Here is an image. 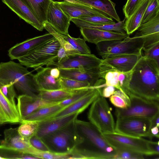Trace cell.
Returning a JSON list of instances; mask_svg holds the SVG:
<instances>
[{
	"instance_id": "1f68e13d",
	"label": "cell",
	"mask_w": 159,
	"mask_h": 159,
	"mask_svg": "<svg viewBox=\"0 0 159 159\" xmlns=\"http://www.w3.org/2000/svg\"><path fill=\"white\" fill-rule=\"evenodd\" d=\"M42 25L44 29L46 30L49 33L52 34L58 41L60 44L59 50H65L68 56L76 54H79L73 48L72 46L64 39L63 34L57 32L49 24L46 22L43 23Z\"/></svg>"
},
{
	"instance_id": "bcb514c9",
	"label": "cell",
	"mask_w": 159,
	"mask_h": 159,
	"mask_svg": "<svg viewBox=\"0 0 159 159\" xmlns=\"http://www.w3.org/2000/svg\"><path fill=\"white\" fill-rule=\"evenodd\" d=\"M29 142L31 145L37 150L43 151H49L47 146L42 139L36 135L29 139Z\"/></svg>"
},
{
	"instance_id": "4dcf8cb0",
	"label": "cell",
	"mask_w": 159,
	"mask_h": 159,
	"mask_svg": "<svg viewBox=\"0 0 159 159\" xmlns=\"http://www.w3.org/2000/svg\"><path fill=\"white\" fill-rule=\"evenodd\" d=\"M79 89L70 90L61 89L51 90H40L37 96L45 100L62 101L70 97Z\"/></svg>"
},
{
	"instance_id": "7a4b0ae2",
	"label": "cell",
	"mask_w": 159,
	"mask_h": 159,
	"mask_svg": "<svg viewBox=\"0 0 159 159\" xmlns=\"http://www.w3.org/2000/svg\"><path fill=\"white\" fill-rule=\"evenodd\" d=\"M74 122L83 140L72 151L77 159H115L116 149L96 126L90 122L77 119Z\"/></svg>"
},
{
	"instance_id": "8992f818",
	"label": "cell",
	"mask_w": 159,
	"mask_h": 159,
	"mask_svg": "<svg viewBox=\"0 0 159 159\" xmlns=\"http://www.w3.org/2000/svg\"><path fill=\"white\" fill-rule=\"evenodd\" d=\"M60 47L59 42L54 38L18 60L22 65L36 70L43 65L47 66L49 63L57 61Z\"/></svg>"
},
{
	"instance_id": "cb8c5ba5",
	"label": "cell",
	"mask_w": 159,
	"mask_h": 159,
	"mask_svg": "<svg viewBox=\"0 0 159 159\" xmlns=\"http://www.w3.org/2000/svg\"><path fill=\"white\" fill-rule=\"evenodd\" d=\"M149 1V0H139L131 15L125 20V29L128 35L136 31L141 25Z\"/></svg>"
},
{
	"instance_id": "c3c4849f",
	"label": "cell",
	"mask_w": 159,
	"mask_h": 159,
	"mask_svg": "<svg viewBox=\"0 0 159 159\" xmlns=\"http://www.w3.org/2000/svg\"><path fill=\"white\" fill-rule=\"evenodd\" d=\"M116 89L113 86L106 85L101 89L100 95L105 98H109L114 93Z\"/></svg>"
},
{
	"instance_id": "7c38bea8",
	"label": "cell",
	"mask_w": 159,
	"mask_h": 159,
	"mask_svg": "<svg viewBox=\"0 0 159 159\" xmlns=\"http://www.w3.org/2000/svg\"><path fill=\"white\" fill-rule=\"evenodd\" d=\"M102 61V59L93 54H76L67 56L59 62L53 61L47 66H54L59 68L88 69L99 67Z\"/></svg>"
},
{
	"instance_id": "f35d334b",
	"label": "cell",
	"mask_w": 159,
	"mask_h": 159,
	"mask_svg": "<svg viewBox=\"0 0 159 159\" xmlns=\"http://www.w3.org/2000/svg\"><path fill=\"white\" fill-rule=\"evenodd\" d=\"M159 13V0H149L143 17L141 24L151 20Z\"/></svg>"
},
{
	"instance_id": "30bf717a",
	"label": "cell",
	"mask_w": 159,
	"mask_h": 159,
	"mask_svg": "<svg viewBox=\"0 0 159 159\" xmlns=\"http://www.w3.org/2000/svg\"><path fill=\"white\" fill-rule=\"evenodd\" d=\"M151 119L142 117H131L117 119L115 132L134 137H148L151 139L150 130Z\"/></svg>"
},
{
	"instance_id": "4fadbf2b",
	"label": "cell",
	"mask_w": 159,
	"mask_h": 159,
	"mask_svg": "<svg viewBox=\"0 0 159 159\" xmlns=\"http://www.w3.org/2000/svg\"><path fill=\"white\" fill-rule=\"evenodd\" d=\"M17 99L16 106L21 121L40 108L58 104L62 101L45 100L37 96L34 97L27 94L19 95Z\"/></svg>"
},
{
	"instance_id": "d4e9b609",
	"label": "cell",
	"mask_w": 159,
	"mask_h": 159,
	"mask_svg": "<svg viewBox=\"0 0 159 159\" xmlns=\"http://www.w3.org/2000/svg\"><path fill=\"white\" fill-rule=\"evenodd\" d=\"M51 67H40L36 70L34 74L36 83L40 90H51L61 89L59 79H57L50 74Z\"/></svg>"
},
{
	"instance_id": "5bb4252c",
	"label": "cell",
	"mask_w": 159,
	"mask_h": 159,
	"mask_svg": "<svg viewBox=\"0 0 159 159\" xmlns=\"http://www.w3.org/2000/svg\"><path fill=\"white\" fill-rule=\"evenodd\" d=\"M54 38L48 33L27 39L10 48L8 51V56L11 60L18 59Z\"/></svg>"
},
{
	"instance_id": "ee69618b",
	"label": "cell",
	"mask_w": 159,
	"mask_h": 159,
	"mask_svg": "<svg viewBox=\"0 0 159 159\" xmlns=\"http://www.w3.org/2000/svg\"><path fill=\"white\" fill-rule=\"evenodd\" d=\"M117 153L115 159H143V154L130 151L116 149Z\"/></svg>"
},
{
	"instance_id": "9a60e30c",
	"label": "cell",
	"mask_w": 159,
	"mask_h": 159,
	"mask_svg": "<svg viewBox=\"0 0 159 159\" xmlns=\"http://www.w3.org/2000/svg\"><path fill=\"white\" fill-rule=\"evenodd\" d=\"M70 21V18L62 10L56 1H52L48 9L46 22L58 33L66 34H68Z\"/></svg>"
},
{
	"instance_id": "f907efd6",
	"label": "cell",
	"mask_w": 159,
	"mask_h": 159,
	"mask_svg": "<svg viewBox=\"0 0 159 159\" xmlns=\"http://www.w3.org/2000/svg\"><path fill=\"white\" fill-rule=\"evenodd\" d=\"M50 74L53 77L57 79H58L60 77V72L59 68L57 67L51 68Z\"/></svg>"
},
{
	"instance_id": "ba28073f",
	"label": "cell",
	"mask_w": 159,
	"mask_h": 159,
	"mask_svg": "<svg viewBox=\"0 0 159 159\" xmlns=\"http://www.w3.org/2000/svg\"><path fill=\"white\" fill-rule=\"evenodd\" d=\"M91 104L88 114L90 122L103 133L115 132V123L105 98L100 95Z\"/></svg>"
},
{
	"instance_id": "b9f144b4",
	"label": "cell",
	"mask_w": 159,
	"mask_h": 159,
	"mask_svg": "<svg viewBox=\"0 0 159 159\" xmlns=\"http://www.w3.org/2000/svg\"><path fill=\"white\" fill-rule=\"evenodd\" d=\"M14 84L12 83L0 86V89L5 97L14 106L17 107L15 103V98L16 94Z\"/></svg>"
},
{
	"instance_id": "816d5d0a",
	"label": "cell",
	"mask_w": 159,
	"mask_h": 159,
	"mask_svg": "<svg viewBox=\"0 0 159 159\" xmlns=\"http://www.w3.org/2000/svg\"><path fill=\"white\" fill-rule=\"evenodd\" d=\"M150 133L151 139L153 137L159 138V127L157 126L151 127L150 130Z\"/></svg>"
},
{
	"instance_id": "7bdbcfd3",
	"label": "cell",
	"mask_w": 159,
	"mask_h": 159,
	"mask_svg": "<svg viewBox=\"0 0 159 159\" xmlns=\"http://www.w3.org/2000/svg\"><path fill=\"white\" fill-rule=\"evenodd\" d=\"M78 19L90 23L98 24H111L116 23L110 17L100 16H87Z\"/></svg>"
},
{
	"instance_id": "74e56055",
	"label": "cell",
	"mask_w": 159,
	"mask_h": 159,
	"mask_svg": "<svg viewBox=\"0 0 159 159\" xmlns=\"http://www.w3.org/2000/svg\"><path fill=\"white\" fill-rule=\"evenodd\" d=\"M59 80L61 89L75 90L91 87L87 82L68 78L60 77Z\"/></svg>"
},
{
	"instance_id": "52a82bcc",
	"label": "cell",
	"mask_w": 159,
	"mask_h": 159,
	"mask_svg": "<svg viewBox=\"0 0 159 159\" xmlns=\"http://www.w3.org/2000/svg\"><path fill=\"white\" fill-rule=\"evenodd\" d=\"M128 96L129 106L125 109L116 108L117 119L137 117L152 120L159 113V101L149 100L132 94Z\"/></svg>"
},
{
	"instance_id": "ac0fdd59",
	"label": "cell",
	"mask_w": 159,
	"mask_h": 159,
	"mask_svg": "<svg viewBox=\"0 0 159 159\" xmlns=\"http://www.w3.org/2000/svg\"><path fill=\"white\" fill-rule=\"evenodd\" d=\"M58 68L60 77L87 82L91 87H93L101 78L99 67L88 69Z\"/></svg>"
},
{
	"instance_id": "f6af8a7d",
	"label": "cell",
	"mask_w": 159,
	"mask_h": 159,
	"mask_svg": "<svg viewBox=\"0 0 159 159\" xmlns=\"http://www.w3.org/2000/svg\"><path fill=\"white\" fill-rule=\"evenodd\" d=\"M144 56L152 58L159 63V42L143 48Z\"/></svg>"
},
{
	"instance_id": "f546056e",
	"label": "cell",
	"mask_w": 159,
	"mask_h": 159,
	"mask_svg": "<svg viewBox=\"0 0 159 159\" xmlns=\"http://www.w3.org/2000/svg\"><path fill=\"white\" fill-rule=\"evenodd\" d=\"M87 5L106 14L117 22L120 21L115 9L116 4L111 0H89Z\"/></svg>"
},
{
	"instance_id": "836d02e7",
	"label": "cell",
	"mask_w": 159,
	"mask_h": 159,
	"mask_svg": "<svg viewBox=\"0 0 159 159\" xmlns=\"http://www.w3.org/2000/svg\"><path fill=\"white\" fill-rule=\"evenodd\" d=\"M28 154L39 158L40 159H73L71 153L61 154L50 151H43L37 150L32 146L30 149Z\"/></svg>"
},
{
	"instance_id": "6da1fadb",
	"label": "cell",
	"mask_w": 159,
	"mask_h": 159,
	"mask_svg": "<svg viewBox=\"0 0 159 159\" xmlns=\"http://www.w3.org/2000/svg\"><path fill=\"white\" fill-rule=\"evenodd\" d=\"M121 89L128 95L159 101V63L142 55L132 69L126 72Z\"/></svg>"
},
{
	"instance_id": "e575fe53",
	"label": "cell",
	"mask_w": 159,
	"mask_h": 159,
	"mask_svg": "<svg viewBox=\"0 0 159 159\" xmlns=\"http://www.w3.org/2000/svg\"><path fill=\"white\" fill-rule=\"evenodd\" d=\"M63 36L64 39L79 54L88 55L91 54L90 50L84 39L72 37L69 34H63Z\"/></svg>"
},
{
	"instance_id": "ffe728a7",
	"label": "cell",
	"mask_w": 159,
	"mask_h": 159,
	"mask_svg": "<svg viewBox=\"0 0 159 159\" xmlns=\"http://www.w3.org/2000/svg\"><path fill=\"white\" fill-rule=\"evenodd\" d=\"M20 18L40 31L44 29L23 0H1Z\"/></svg>"
},
{
	"instance_id": "484cf974",
	"label": "cell",
	"mask_w": 159,
	"mask_h": 159,
	"mask_svg": "<svg viewBox=\"0 0 159 159\" xmlns=\"http://www.w3.org/2000/svg\"><path fill=\"white\" fill-rule=\"evenodd\" d=\"M17 107L13 105L0 89V125L21 122Z\"/></svg>"
},
{
	"instance_id": "603a6c76",
	"label": "cell",
	"mask_w": 159,
	"mask_h": 159,
	"mask_svg": "<svg viewBox=\"0 0 159 159\" xmlns=\"http://www.w3.org/2000/svg\"><path fill=\"white\" fill-rule=\"evenodd\" d=\"M4 134V139L1 141V145L28 154L32 146L29 140L23 138L20 135L17 128L6 129Z\"/></svg>"
},
{
	"instance_id": "60d3db41",
	"label": "cell",
	"mask_w": 159,
	"mask_h": 159,
	"mask_svg": "<svg viewBox=\"0 0 159 159\" xmlns=\"http://www.w3.org/2000/svg\"><path fill=\"white\" fill-rule=\"evenodd\" d=\"M119 73V72L116 71H110L107 72L104 78L105 84L107 86H113L117 89L124 92L120 85L118 78Z\"/></svg>"
},
{
	"instance_id": "d590c367",
	"label": "cell",
	"mask_w": 159,
	"mask_h": 159,
	"mask_svg": "<svg viewBox=\"0 0 159 159\" xmlns=\"http://www.w3.org/2000/svg\"><path fill=\"white\" fill-rule=\"evenodd\" d=\"M0 155L5 159H40L33 155L24 153L0 145Z\"/></svg>"
},
{
	"instance_id": "db71d44e",
	"label": "cell",
	"mask_w": 159,
	"mask_h": 159,
	"mask_svg": "<svg viewBox=\"0 0 159 159\" xmlns=\"http://www.w3.org/2000/svg\"><path fill=\"white\" fill-rule=\"evenodd\" d=\"M4 159V158L2 157L0 155V159Z\"/></svg>"
},
{
	"instance_id": "d6a6232c",
	"label": "cell",
	"mask_w": 159,
	"mask_h": 159,
	"mask_svg": "<svg viewBox=\"0 0 159 159\" xmlns=\"http://www.w3.org/2000/svg\"><path fill=\"white\" fill-rule=\"evenodd\" d=\"M21 125L17 127L18 132L23 138L27 140L35 135L38 130L39 122L27 121L22 122Z\"/></svg>"
},
{
	"instance_id": "83f0119b",
	"label": "cell",
	"mask_w": 159,
	"mask_h": 159,
	"mask_svg": "<svg viewBox=\"0 0 159 159\" xmlns=\"http://www.w3.org/2000/svg\"><path fill=\"white\" fill-rule=\"evenodd\" d=\"M126 18L114 24H98L90 23L77 18H71V21L79 28H86L101 30L125 33V23Z\"/></svg>"
},
{
	"instance_id": "f5cc1de1",
	"label": "cell",
	"mask_w": 159,
	"mask_h": 159,
	"mask_svg": "<svg viewBox=\"0 0 159 159\" xmlns=\"http://www.w3.org/2000/svg\"><path fill=\"white\" fill-rule=\"evenodd\" d=\"M159 113L156 115L151 120V127L157 126L159 127Z\"/></svg>"
},
{
	"instance_id": "44dd1931",
	"label": "cell",
	"mask_w": 159,
	"mask_h": 159,
	"mask_svg": "<svg viewBox=\"0 0 159 159\" xmlns=\"http://www.w3.org/2000/svg\"><path fill=\"white\" fill-rule=\"evenodd\" d=\"M100 95V93L98 89L93 87L83 98L65 107L50 119L60 118L76 112H79L80 113Z\"/></svg>"
},
{
	"instance_id": "681fc988",
	"label": "cell",
	"mask_w": 159,
	"mask_h": 159,
	"mask_svg": "<svg viewBox=\"0 0 159 159\" xmlns=\"http://www.w3.org/2000/svg\"><path fill=\"white\" fill-rule=\"evenodd\" d=\"M151 148L154 155H158L159 154V141L153 142L150 141Z\"/></svg>"
},
{
	"instance_id": "ab89813d",
	"label": "cell",
	"mask_w": 159,
	"mask_h": 159,
	"mask_svg": "<svg viewBox=\"0 0 159 159\" xmlns=\"http://www.w3.org/2000/svg\"><path fill=\"white\" fill-rule=\"evenodd\" d=\"M93 87H91L80 89L70 97L61 101L59 104L63 107H65L83 98Z\"/></svg>"
},
{
	"instance_id": "e0dca14e",
	"label": "cell",
	"mask_w": 159,
	"mask_h": 159,
	"mask_svg": "<svg viewBox=\"0 0 159 159\" xmlns=\"http://www.w3.org/2000/svg\"><path fill=\"white\" fill-rule=\"evenodd\" d=\"M80 114L79 112H76L60 118L39 122V128L35 135L42 138L64 128L77 119Z\"/></svg>"
},
{
	"instance_id": "4316f807",
	"label": "cell",
	"mask_w": 159,
	"mask_h": 159,
	"mask_svg": "<svg viewBox=\"0 0 159 159\" xmlns=\"http://www.w3.org/2000/svg\"><path fill=\"white\" fill-rule=\"evenodd\" d=\"M64 107L59 103L42 107L31 114L22 120L20 123L24 121H32L40 122L48 120Z\"/></svg>"
},
{
	"instance_id": "2e32d148",
	"label": "cell",
	"mask_w": 159,
	"mask_h": 159,
	"mask_svg": "<svg viewBox=\"0 0 159 159\" xmlns=\"http://www.w3.org/2000/svg\"><path fill=\"white\" fill-rule=\"evenodd\" d=\"M56 2L70 19L93 16L110 17L106 14L89 5L66 1Z\"/></svg>"
},
{
	"instance_id": "d6986e66",
	"label": "cell",
	"mask_w": 159,
	"mask_h": 159,
	"mask_svg": "<svg viewBox=\"0 0 159 159\" xmlns=\"http://www.w3.org/2000/svg\"><path fill=\"white\" fill-rule=\"evenodd\" d=\"M81 34L85 41L96 45L112 40H122L129 36L125 33L108 31L86 28H80Z\"/></svg>"
},
{
	"instance_id": "7dc6e473",
	"label": "cell",
	"mask_w": 159,
	"mask_h": 159,
	"mask_svg": "<svg viewBox=\"0 0 159 159\" xmlns=\"http://www.w3.org/2000/svg\"><path fill=\"white\" fill-rule=\"evenodd\" d=\"M139 0H127L123 8V11L126 19L131 15Z\"/></svg>"
},
{
	"instance_id": "8fae6325",
	"label": "cell",
	"mask_w": 159,
	"mask_h": 159,
	"mask_svg": "<svg viewBox=\"0 0 159 159\" xmlns=\"http://www.w3.org/2000/svg\"><path fill=\"white\" fill-rule=\"evenodd\" d=\"M142 55L125 54L102 59L99 66L101 78L104 79L106 73L110 71L122 72L130 71Z\"/></svg>"
},
{
	"instance_id": "8d00e7d4",
	"label": "cell",
	"mask_w": 159,
	"mask_h": 159,
	"mask_svg": "<svg viewBox=\"0 0 159 159\" xmlns=\"http://www.w3.org/2000/svg\"><path fill=\"white\" fill-rule=\"evenodd\" d=\"M110 102L116 107L125 109L130 105V101L129 96L125 93L117 89L109 97Z\"/></svg>"
},
{
	"instance_id": "277c9868",
	"label": "cell",
	"mask_w": 159,
	"mask_h": 159,
	"mask_svg": "<svg viewBox=\"0 0 159 159\" xmlns=\"http://www.w3.org/2000/svg\"><path fill=\"white\" fill-rule=\"evenodd\" d=\"M74 121L65 128L41 138L49 151L70 153L82 143V139L77 132Z\"/></svg>"
},
{
	"instance_id": "7402d4cb",
	"label": "cell",
	"mask_w": 159,
	"mask_h": 159,
	"mask_svg": "<svg viewBox=\"0 0 159 159\" xmlns=\"http://www.w3.org/2000/svg\"><path fill=\"white\" fill-rule=\"evenodd\" d=\"M136 31L133 37L145 38L143 48L159 42V13L151 20L141 24Z\"/></svg>"
},
{
	"instance_id": "9c48e42d",
	"label": "cell",
	"mask_w": 159,
	"mask_h": 159,
	"mask_svg": "<svg viewBox=\"0 0 159 159\" xmlns=\"http://www.w3.org/2000/svg\"><path fill=\"white\" fill-rule=\"evenodd\" d=\"M103 134L109 143L116 149L130 151L143 155H154L150 148V140L116 132Z\"/></svg>"
},
{
	"instance_id": "5b68a950",
	"label": "cell",
	"mask_w": 159,
	"mask_h": 159,
	"mask_svg": "<svg viewBox=\"0 0 159 159\" xmlns=\"http://www.w3.org/2000/svg\"><path fill=\"white\" fill-rule=\"evenodd\" d=\"M146 41L145 37H130L122 40L104 41L96 44L98 54L103 59L129 54H142Z\"/></svg>"
},
{
	"instance_id": "3957f363",
	"label": "cell",
	"mask_w": 159,
	"mask_h": 159,
	"mask_svg": "<svg viewBox=\"0 0 159 159\" xmlns=\"http://www.w3.org/2000/svg\"><path fill=\"white\" fill-rule=\"evenodd\" d=\"M12 83L21 94L36 96L39 88L34 74L20 63L12 61L0 63V86Z\"/></svg>"
},
{
	"instance_id": "f1b7e54d",
	"label": "cell",
	"mask_w": 159,
	"mask_h": 159,
	"mask_svg": "<svg viewBox=\"0 0 159 159\" xmlns=\"http://www.w3.org/2000/svg\"><path fill=\"white\" fill-rule=\"evenodd\" d=\"M23 1L41 24L42 25L43 23L46 21L49 6L53 0Z\"/></svg>"
}]
</instances>
